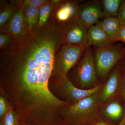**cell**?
<instances>
[{
    "instance_id": "1",
    "label": "cell",
    "mask_w": 125,
    "mask_h": 125,
    "mask_svg": "<svg viewBox=\"0 0 125 125\" xmlns=\"http://www.w3.org/2000/svg\"><path fill=\"white\" fill-rule=\"evenodd\" d=\"M55 62L48 54L36 49L0 60V94L25 125H55L68 105L49 89Z\"/></svg>"
},
{
    "instance_id": "2",
    "label": "cell",
    "mask_w": 125,
    "mask_h": 125,
    "mask_svg": "<svg viewBox=\"0 0 125 125\" xmlns=\"http://www.w3.org/2000/svg\"><path fill=\"white\" fill-rule=\"evenodd\" d=\"M101 104L99 92L73 104H69L62 112L66 125H91L98 116Z\"/></svg>"
},
{
    "instance_id": "3",
    "label": "cell",
    "mask_w": 125,
    "mask_h": 125,
    "mask_svg": "<svg viewBox=\"0 0 125 125\" xmlns=\"http://www.w3.org/2000/svg\"><path fill=\"white\" fill-rule=\"evenodd\" d=\"M67 77L75 86L82 89H89L98 84L94 51L91 47L86 49Z\"/></svg>"
},
{
    "instance_id": "4",
    "label": "cell",
    "mask_w": 125,
    "mask_h": 125,
    "mask_svg": "<svg viewBox=\"0 0 125 125\" xmlns=\"http://www.w3.org/2000/svg\"><path fill=\"white\" fill-rule=\"evenodd\" d=\"M102 86L99 83L92 88L82 89L75 86L67 76L51 77L49 82V89L53 94L62 101L70 104L75 103L98 93Z\"/></svg>"
},
{
    "instance_id": "5",
    "label": "cell",
    "mask_w": 125,
    "mask_h": 125,
    "mask_svg": "<svg viewBox=\"0 0 125 125\" xmlns=\"http://www.w3.org/2000/svg\"><path fill=\"white\" fill-rule=\"evenodd\" d=\"M125 48L113 45L102 49H94V55L98 78H106L125 56Z\"/></svg>"
},
{
    "instance_id": "6",
    "label": "cell",
    "mask_w": 125,
    "mask_h": 125,
    "mask_svg": "<svg viewBox=\"0 0 125 125\" xmlns=\"http://www.w3.org/2000/svg\"><path fill=\"white\" fill-rule=\"evenodd\" d=\"M87 48L80 46L64 44L56 56L51 77L67 76Z\"/></svg>"
},
{
    "instance_id": "7",
    "label": "cell",
    "mask_w": 125,
    "mask_h": 125,
    "mask_svg": "<svg viewBox=\"0 0 125 125\" xmlns=\"http://www.w3.org/2000/svg\"><path fill=\"white\" fill-rule=\"evenodd\" d=\"M60 24L65 43L86 48L90 47L88 42V29L81 22L77 17Z\"/></svg>"
},
{
    "instance_id": "8",
    "label": "cell",
    "mask_w": 125,
    "mask_h": 125,
    "mask_svg": "<svg viewBox=\"0 0 125 125\" xmlns=\"http://www.w3.org/2000/svg\"><path fill=\"white\" fill-rule=\"evenodd\" d=\"M103 18L100 0L90 1L80 5L77 18L87 28L93 26Z\"/></svg>"
},
{
    "instance_id": "9",
    "label": "cell",
    "mask_w": 125,
    "mask_h": 125,
    "mask_svg": "<svg viewBox=\"0 0 125 125\" xmlns=\"http://www.w3.org/2000/svg\"><path fill=\"white\" fill-rule=\"evenodd\" d=\"M121 66L118 64L107 76L99 92L101 104L107 102L117 96L120 88Z\"/></svg>"
},
{
    "instance_id": "10",
    "label": "cell",
    "mask_w": 125,
    "mask_h": 125,
    "mask_svg": "<svg viewBox=\"0 0 125 125\" xmlns=\"http://www.w3.org/2000/svg\"><path fill=\"white\" fill-rule=\"evenodd\" d=\"M19 7L17 11L4 27L0 28V33L10 34L15 40H19L28 32V24L22 7L17 1Z\"/></svg>"
},
{
    "instance_id": "11",
    "label": "cell",
    "mask_w": 125,
    "mask_h": 125,
    "mask_svg": "<svg viewBox=\"0 0 125 125\" xmlns=\"http://www.w3.org/2000/svg\"><path fill=\"white\" fill-rule=\"evenodd\" d=\"M116 97L101 104L99 112V116L112 125H118L125 114V109Z\"/></svg>"
},
{
    "instance_id": "12",
    "label": "cell",
    "mask_w": 125,
    "mask_h": 125,
    "mask_svg": "<svg viewBox=\"0 0 125 125\" xmlns=\"http://www.w3.org/2000/svg\"><path fill=\"white\" fill-rule=\"evenodd\" d=\"M79 6L77 1L62 0L56 9L53 10L56 20L62 24L76 18Z\"/></svg>"
},
{
    "instance_id": "13",
    "label": "cell",
    "mask_w": 125,
    "mask_h": 125,
    "mask_svg": "<svg viewBox=\"0 0 125 125\" xmlns=\"http://www.w3.org/2000/svg\"><path fill=\"white\" fill-rule=\"evenodd\" d=\"M88 42L94 49H102L114 44L104 31L96 25L90 27L88 31Z\"/></svg>"
},
{
    "instance_id": "14",
    "label": "cell",
    "mask_w": 125,
    "mask_h": 125,
    "mask_svg": "<svg viewBox=\"0 0 125 125\" xmlns=\"http://www.w3.org/2000/svg\"><path fill=\"white\" fill-rule=\"evenodd\" d=\"M95 25L104 31L113 43L118 41L120 24L117 18L106 17L102 21H99Z\"/></svg>"
},
{
    "instance_id": "15",
    "label": "cell",
    "mask_w": 125,
    "mask_h": 125,
    "mask_svg": "<svg viewBox=\"0 0 125 125\" xmlns=\"http://www.w3.org/2000/svg\"><path fill=\"white\" fill-rule=\"evenodd\" d=\"M0 2V28H1L13 17L18 10L19 6L17 1Z\"/></svg>"
},
{
    "instance_id": "16",
    "label": "cell",
    "mask_w": 125,
    "mask_h": 125,
    "mask_svg": "<svg viewBox=\"0 0 125 125\" xmlns=\"http://www.w3.org/2000/svg\"><path fill=\"white\" fill-rule=\"evenodd\" d=\"M122 1L123 0H100L103 18L107 17L117 18L119 9Z\"/></svg>"
},
{
    "instance_id": "17",
    "label": "cell",
    "mask_w": 125,
    "mask_h": 125,
    "mask_svg": "<svg viewBox=\"0 0 125 125\" xmlns=\"http://www.w3.org/2000/svg\"><path fill=\"white\" fill-rule=\"evenodd\" d=\"M22 7L24 11L27 20L28 32H31L34 28L37 27L39 20V10L40 8L22 6Z\"/></svg>"
},
{
    "instance_id": "18",
    "label": "cell",
    "mask_w": 125,
    "mask_h": 125,
    "mask_svg": "<svg viewBox=\"0 0 125 125\" xmlns=\"http://www.w3.org/2000/svg\"><path fill=\"white\" fill-rule=\"evenodd\" d=\"M53 10L51 0H48L46 3L40 7L38 27H42L47 23L52 15Z\"/></svg>"
},
{
    "instance_id": "19",
    "label": "cell",
    "mask_w": 125,
    "mask_h": 125,
    "mask_svg": "<svg viewBox=\"0 0 125 125\" xmlns=\"http://www.w3.org/2000/svg\"><path fill=\"white\" fill-rule=\"evenodd\" d=\"M8 103L7 112L0 119V125H21V122L18 115L9 103Z\"/></svg>"
},
{
    "instance_id": "20",
    "label": "cell",
    "mask_w": 125,
    "mask_h": 125,
    "mask_svg": "<svg viewBox=\"0 0 125 125\" xmlns=\"http://www.w3.org/2000/svg\"><path fill=\"white\" fill-rule=\"evenodd\" d=\"M14 40L13 37L10 34L0 33V49L7 48L12 44Z\"/></svg>"
},
{
    "instance_id": "21",
    "label": "cell",
    "mask_w": 125,
    "mask_h": 125,
    "mask_svg": "<svg viewBox=\"0 0 125 125\" xmlns=\"http://www.w3.org/2000/svg\"><path fill=\"white\" fill-rule=\"evenodd\" d=\"M48 0H18L20 4L22 7L40 8L46 3Z\"/></svg>"
},
{
    "instance_id": "22",
    "label": "cell",
    "mask_w": 125,
    "mask_h": 125,
    "mask_svg": "<svg viewBox=\"0 0 125 125\" xmlns=\"http://www.w3.org/2000/svg\"><path fill=\"white\" fill-rule=\"evenodd\" d=\"M124 60V65L123 67H121V93L122 94L124 103H125V114L124 116L125 117V58H123Z\"/></svg>"
},
{
    "instance_id": "23",
    "label": "cell",
    "mask_w": 125,
    "mask_h": 125,
    "mask_svg": "<svg viewBox=\"0 0 125 125\" xmlns=\"http://www.w3.org/2000/svg\"><path fill=\"white\" fill-rule=\"evenodd\" d=\"M8 108L7 100L4 96L0 94V119L7 112Z\"/></svg>"
},
{
    "instance_id": "24",
    "label": "cell",
    "mask_w": 125,
    "mask_h": 125,
    "mask_svg": "<svg viewBox=\"0 0 125 125\" xmlns=\"http://www.w3.org/2000/svg\"><path fill=\"white\" fill-rule=\"evenodd\" d=\"M117 18L120 25H125V0L122 1Z\"/></svg>"
},
{
    "instance_id": "25",
    "label": "cell",
    "mask_w": 125,
    "mask_h": 125,
    "mask_svg": "<svg viewBox=\"0 0 125 125\" xmlns=\"http://www.w3.org/2000/svg\"><path fill=\"white\" fill-rule=\"evenodd\" d=\"M118 41H121L125 44V25H120L118 35Z\"/></svg>"
},
{
    "instance_id": "26",
    "label": "cell",
    "mask_w": 125,
    "mask_h": 125,
    "mask_svg": "<svg viewBox=\"0 0 125 125\" xmlns=\"http://www.w3.org/2000/svg\"><path fill=\"white\" fill-rule=\"evenodd\" d=\"M91 125H112L110 123H108L103 120L99 116L97 117V118L94 121V122Z\"/></svg>"
},
{
    "instance_id": "27",
    "label": "cell",
    "mask_w": 125,
    "mask_h": 125,
    "mask_svg": "<svg viewBox=\"0 0 125 125\" xmlns=\"http://www.w3.org/2000/svg\"><path fill=\"white\" fill-rule=\"evenodd\" d=\"M118 125H125V117L123 116V119Z\"/></svg>"
},
{
    "instance_id": "28",
    "label": "cell",
    "mask_w": 125,
    "mask_h": 125,
    "mask_svg": "<svg viewBox=\"0 0 125 125\" xmlns=\"http://www.w3.org/2000/svg\"><path fill=\"white\" fill-rule=\"evenodd\" d=\"M21 125H25V124H23V123H21Z\"/></svg>"
},
{
    "instance_id": "29",
    "label": "cell",
    "mask_w": 125,
    "mask_h": 125,
    "mask_svg": "<svg viewBox=\"0 0 125 125\" xmlns=\"http://www.w3.org/2000/svg\"><path fill=\"white\" fill-rule=\"evenodd\" d=\"M124 57L125 58V56H124Z\"/></svg>"
}]
</instances>
